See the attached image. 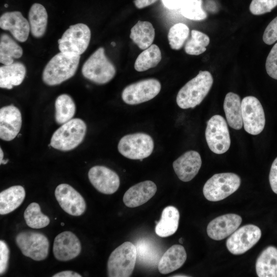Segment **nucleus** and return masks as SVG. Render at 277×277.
Wrapping results in <instances>:
<instances>
[{
    "mask_svg": "<svg viewBox=\"0 0 277 277\" xmlns=\"http://www.w3.org/2000/svg\"><path fill=\"white\" fill-rule=\"evenodd\" d=\"M24 217L26 224L33 229L43 228L50 223L49 218L41 212L39 204L35 202L31 203L27 207Z\"/></svg>",
    "mask_w": 277,
    "mask_h": 277,
    "instance_id": "obj_33",
    "label": "nucleus"
},
{
    "mask_svg": "<svg viewBox=\"0 0 277 277\" xmlns=\"http://www.w3.org/2000/svg\"><path fill=\"white\" fill-rule=\"evenodd\" d=\"M161 60L162 54L159 47L155 44H152L137 56L134 63V69L138 72L146 71L156 67Z\"/></svg>",
    "mask_w": 277,
    "mask_h": 277,
    "instance_id": "obj_32",
    "label": "nucleus"
},
{
    "mask_svg": "<svg viewBox=\"0 0 277 277\" xmlns=\"http://www.w3.org/2000/svg\"><path fill=\"white\" fill-rule=\"evenodd\" d=\"M81 55L60 52L47 64L42 74L44 83L55 86L72 77L77 69Z\"/></svg>",
    "mask_w": 277,
    "mask_h": 277,
    "instance_id": "obj_1",
    "label": "nucleus"
},
{
    "mask_svg": "<svg viewBox=\"0 0 277 277\" xmlns=\"http://www.w3.org/2000/svg\"><path fill=\"white\" fill-rule=\"evenodd\" d=\"M83 75L97 84H105L115 76L116 69L107 58L105 49L98 48L84 63L82 68Z\"/></svg>",
    "mask_w": 277,
    "mask_h": 277,
    "instance_id": "obj_4",
    "label": "nucleus"
},
{
    "mask_svg": "<svg viewBox=\"0 0 277 277\" xmlns=\"http://www.w3.org/2000/svg\"><path fill=\"white\" fill-rule=\"evenodd\" d=\"M205 137L209 149L214 153H224L230 146L227 124L223 117L214 115L207 122Z\"/></svg>",
    "mask_w": 277,
    "mask_h": 277,
    "instance_id": "obj_10",
    "label": "nucleus"
},
{
    "mask_svg": "<svg viewBox=\"0 0 277 277\" xmlns=\"http://www.w3.org/2000/svg\"><path fill=\"white\" fill-rule=\"evenodd\" d=\"M155 37V30L149 22L139 21L131 28L130 37L141 49L150 46Z\"/></svg>",
    "mask_w": 277,
    "mask_h": 277,
    "instance_id": "obj_29",
    "label": "nucleus"
},
{
    "mask_svg": "<svg viewBox=\"0 0 277 277\" xmlns=\"http://www.w3.org/2000/svg\"><path fill=\"white\" fill-rule=\"evenodd\" d=\"M242 119L244 129L251 135L260 134L265 125L263 107L257 98L247 96L241 102Z\"/></svg>",
    "mask_w": 277,
    "mask_h": 277,
    "instance_id": "obj_11",
    "label": "nucleus"
},
{
    "mask_svg": "<svg viewBox=\"0 0 277 277\" xmlns=\"http://www.w3.org/2000/svg\"><path fill=\"white\" fill-rule=\"evenodd\" d=\"M10 250L9 247L5 242L3 240L0 241V274L2 275L6 272L7 270Z\"/></svg>",
    "mask_w": 277,
    "mask_h": 277,
    "instance_id": "obj_41",
    "label": "nucleus"
},
{
    "mask_svg": "<svg viewBox=\"0 0 277 277\" xmlns=\"http://www.w3.org/2000/svg\"><path fill=\"white\" fill-rule=\"evenodd\" d=\"M157 190L155 184L151 181H145L129 188L123 196V202L130 208L140 206L154 196Z\"/></svg>",
    "mask_w": 277,
    "mask_h": 277,
    "instance_id": "obj_21",
    "label": "nucleus"
},
{
    "mask_svg": "<svg viewBox=\"0 0 277 277\" xmlns=\"http://www.w3.org/2000/svg\"><path fill=\"white\" fill-rule=\"evenodd\" d=\"M81 251V244L78 238L71 231H65L54 239L53 252L56 259L68 261L77 257Z\"/></svg>",
    "mask_w": 277,
    "mask_h": 277,
    "instance_id": "obj_16",
    "label": "nucleus"
},
{
    "mask_svg": "<svg viewBox=\"0 0 277 277\" xmlns=\"http://www.w3.org/2000/svg\"><path fill=\"white\" fill-rule=\"evenodd\" d=\"M213 80L208 71H200L178 92L176 101L182 109L192 108L199 105L210 91Z\"/></svg>",
    "mask_w": 277,
    "mask_h": 277,
    "instance_id": "obj_2",
    "label": "nucleus"
},
{
    "mask_svg": "<svg viewBox=\"0 0 277 277\" xmlns=\"http://www.w3.org/2000/svg\"><path fill=\"white\" fill-rule=\"evenodd\" d=\"M0 27L9 31L13 36L20 42L27 41L30 31L29 21L18 11L3 13L0 17Z\"/></svg>",
    "mask_w": 277,
    "mask_h": 277,
    "instance_id": "obj_19",
    "label": "nucleus"
},
{
    "mask_svg": "<svg viewBox=\"0 0 277 277\" xmlns=\"http://www.w3.org/2000/svg\"><path fill=\"white\" fill-rule=\"evenodd\" d=\"M172 276H179V277H180V276H183V277H184V276H188V275H183V274H180V275H173Z\"/></svg>",
    "mask_w": 277,
    "mask_h": 277,
    "instance_id": "obj_48",
    "label": "nucleus"
},
{
    "mask_svg": "<svg viewBox=\"0 0 277 277\" xmlns=\"http://www.w3.org/2000/svg\"><path fill=\"white\" fill-rule=\"evenodd\" d=\"M53 277H81L79 273L73 271L66 270L58 272L54 274Z\"/></svg>",
    "mask_w": 277,
    "mask_h": 277,
    "instance_id": "obj_45",
    "label": "nucleus"
},
{
    "mask_svg": "<svg viewBox=\"0 0 277 277\" xmlns=\"http://www.w3.org/2000/svg\"><path fill=\"white\" fill-rule=\"evenodd\" d=\"M269 183L272 191L277 194V157L273 162L269 173Z\"/></svg>",
    "mask_w": 277,
    "mask_h": 277,
    "instance_id": "obj_42",
    "label": "nucleus"
},
{
    "mask_svg": "<svg viewBox=\"0 0 277 277\" xmlns=\"http://www.w3.org/2000/svg\"><path fill=\"white\" fill-rule=\"evenodd\" d=\"M277 6V0H252L250 6V12L255 15L270 12Z\"/></svg>",
    "mask_w": 277,
    "mask_h": 277,
    "instance_id": "obj_38",
    "label": "nucleus"
},
{
    "mask_svg": "<svg viewBox=\"0 0 277 277\" xmlns=\"http://www.w3.org/2000/svg\"><path fill=\"white\" fill-rule=\"evenodd\" d=\"M179 242L181 243H183V239L182 238H180L179 239Z\"/></svg>",
    "mask_w": 277,
    "mask_h": 277,
    "instance_id": "obj_49",
    "label": "nucleus"
},
{
    "mask_svg": "<svg viewBox=\"0 0 277 277\" xmlns=\"http://www.w3.org/2000/svg\"><path fill=\"white\" fill-rule=\"evenodd\" d=\"M202 165L200 154L195 151L186 152L173 163V168L179 179L189 182L197 174Z\"/></svg>",
    "mask_w": 277,
    "mask_h": 277,
    "instance_id": "obj_20",
    "label": "nucleus"
},
{
    "mask_svg": "<svg viewBox=\"0 0 277 277\" xmlns=\"http://www.w3.org/2000/svg\"><path fill=\"white\" fill-rule=\"evenodd\" d=\"M111 45H113V46H115L116 44L114 42H112Z\"/></svg>",
    "mask_w": 277,
    "mask_h": 277,
    "instance_id": "obj_50",
    "label": "nucleus"
},
{
    "mask_svg": "<svg viewBox=\"0 0 277 277\" xmlns=\"http://www.w3.org/2000/svg\"><path fill=\"white\" fill-rule=\"evenodd\" d=\"M118 150L124 156L131 160H141L148 157L154 148L152 137L144 133L127 134L122 137Z\"/></svg>",
    "mask_w": 277,
    "mask_h": 277,
    "instance_id": "obj_8",
    "label": "nucleus"
},
{
    "mask_svg": "<svg viewBox=\"0 0 277 277\" xmlns=\"http://www.w3.org/2000/svg\"><path fill=\"white\" fill-rule=\"evenodd\" d=\"M187 259L184 247L174 245L163 254L158 263V270L162 274H168L183 266Z\"/></svg>",
    "mask_w": 277,
    "mask_h": 277,
    "instance_id": "obj_22",
    "label": "nucleus"
},
{
    "mask_svg": "<svg viewBox=\"0 0 277 277\" xmlns=\"http://www.w3.org/2000/svg\"><path fill=\"white\" fill-rule=\"evenodd\" d=\"M54 193L60 206L68 214L80 216L85 211L86 204L84 199L70 185H58Z\"/></svg>",
    "mask_w": 277,
    "mask_h": 277,
    "instance_id": "obj_14",
    "label": "nucleus"
},
{
    "mask_svg": "<svg viewBox=\"0 0 277 277\" xmlns=\"http://www.w3.org/2000/svg\"><path fill=\"white\" fill-rule=\"evenodd\" d=\"M136 261L135 246L125 242L110 254L107 263L108 276L129 277L131 276Z\"/></svg>",
    "mask_w": 277,
    "mask_h": 277,
    "instance_id": "obj_5",
    "label": "nucleus"
},
{
    "mask_svg": "<svg viewBox=\"0 0 277 277\" xmlns=\"http://www.w3.org/2000/svg\"><path fill=\"white\" fill-rule=\"evenodd\" d=\"M5 7H8V5H7V4H5Z\"/></svg>",
    "mask_w": 277,
    "mask_h": 277,
    "instance_id": "obj_52",
    "label": "nucleus"
},
{
    "mask_svg": "<svg viewBox=\"0 0 277 277\" xmlns=\"http://www.w3.org/2000/svg\"><path fill=\"white\" fill-rule=\"evenodd\" d=\"M187 0H162L164 5L167 8L175 9L181 8Z\"/></svg>",
    "mask_w": 277,
    "mask_h": 277,
    "instance_id": "obj_43",
    "label": "nucleus"
},
{
    "mask_svg": "<svg viewBox=\"0 0 277 277\" xmlns=\"http://www.w3.org/2000/svg\"><path fill=\"white\" fill-rule=\"evenodd\" d=\"M91 38L89 27L83 23L71 25L58 40L61 52L81 55L87 49Z\"/></svg>",
    "mask_w": 277,
    "mask_h": 277,
    "instance_id": "obj_7",
    "label": "nucleus"
},
{
    "mask_svg": "<svg viewBox=\"0 0 277 277\" xmlns=\"http://www.w3.org/2000/svg\"><path fill=\"white\" fill-rule=\"evenodd\" d=\"M263 40L267 45H271L277 41V16L266 27L263 35Z\"/></svg>",
    "mask_w": 277,
    "mask_h": 277,
    "instance_id": "obj_40",
    "label": "nucleus"
},
{
    "mask_svg": "<svg viewBox=\"0 0 277 277\" xmlns=\"http://www.w3.org/2000/svg\"><path fill=\"white\" fill-rule=\"evenodd\" d=\"M55 109V120L58 124H63L72 119L76 111L73 99L67 94H62L56 98Z\"/></svg>",
    "mask_w": 277,
    "mask_h": 277,
    "instance_id": "obj_31",
    "label": "nucleus"
},
{
    "mask_svg": "<svg viewBox=\"0 0 277 277\" xmlns=\"http://www.w3.org/2000/svg\"><path fill=\"white\" fill-rule=\"evenodd\" d=\"M209 42V37L206 34L192 30L191 37L185 44V51L188 54L199 55L206 50Z\"/></svg>",
    "mask_w": 277,
    "mask_h": 277,
    "instance_id": "obj_35",
    "label": "nucleus"
},
{
    "mask_svg": "<svg viewBox=\"0 0 277 277\" xmlns=\"http://www.w3.org/2000/svg\"><path fill=\"white\" fill-rule=\"evenodd\" d=\"M179 220L180 213L177 209L172 206L166 207L162 212L160 220L156 223V234L162 238L173 234L178 228Z\"/></svg>",
    "mask_w": 277,
    "mask_h": 277,
    "instance_id": "obj_26",
    "label": "nucleus"
},
{
    "mask_svg": "<svg viewBox=\"0 0 277 277\" xmlns=\"http://www.w3.org/2000/svg\"><path fill=\"white\" fill-rule=\"evenodd\" d=\"M136 259L141 262L154 264L160 261V254L156 247L150 241L142 239L135 245Z\"/></svg>",
    "mask_w": 277,
    "mask_h": 277,
    "instance_id": "obj_34",
    "label": "nucleus"
},
{
    "mask_svg": "<svg viewBox=\"0 0 277 277\" xmlns=\"http://www.w3.org/2000/svg\"><path fill=\"white\" fill-rule=\"evenodd\" d=\"M22 124L19 110L13 105L3 107L0 109V138L10 141L17 135Z\"/></svg>",
    "mask_w": 277,
    "mask_h": 277,
    "instance_id": "obj_17",
    "label": "nucleus"
},
{
    "mask_svg": "<svg viewBox=\"0 0 277 277\" xmlns=\"http://www.w3.org/2000/svg\"><path fill=\"white\" fill-rule=\"evenodd\" d=\"M157 1V0H134L133 3L137 8L142 9L154 4Z\"/></svg>",
    "mask_w": 277,
    "mask_h": 277,
    "instance_id": "obj_44",
    "label": "nucleus"
},
{
    "mask_svg": "<svg viewBox=\"0 0 277 277\" xmlns=\"http://www.w3.org/2000/svg\"><path fill=\"white\" fill-rule=\"evenodd\" d=\"M241 179L233 173H221L213 175L205 184L203 191L205 197L209 201L224 200L239 188Z\"/></svg>",
    "mask_w": 277,
    "mask_h": 277,
    "instance_id": "obj_6",
    "label": "nucleus"
},
{
    "mask_svg": "<svg viewBox=\"0 0 277 277\" xmlns=\"http://www.w3.org/2000/svg\"><path fill=\"white\" fill-rule=\"evenodd\" d=\"M28 21L32 35L36 38L42 37L48 22V14L44 6L39 3L33 4L29 11Z\"/></svg>",
    "mask_w": 277,
    "mask_h": 277,
    "instance_id": "obj_28",
    "label": "nucleus"
},
{
    "mask_svg": "<svg viewBox=\"0 0 277 277\" xmlns=\"http://www.w3.org/2000/svg\"><path fill=\"white\" fill-rule=\"evenodd\" d=\"M8 161V160H3L2 161V163H0V164H6L7 163Z\"/></svg>",
    "mask_w": 277,
    "mask_h": 277,
    "instance_id": "obj_47",
    "label": "nucleus"
},
{
    "mask_svg": "<svg viewBox=\"0 0 277 277\" xmlns=\"http://www.w3.org/2000/svg\"><path fill=\"white\" fill-rule=\"evenodd\" d=\"M261 235V230L257 226L244 225L232 233L226 241V247L233 254H243L257 243Z\"/></svg>",
    "mask_w": 277,
    "mask_h": 277,
    "instance_id": "obj_13",
    "label": "nucleus"
},
{
    "mask_svg": "<svg viewBox=\"0 0 277 277\" xmlns=\"http://www.w3.org/2000/svg\"><path fill=\"white\" fill-rule=\"evenodd\" d=\"M241 216L229 213L218 216L212 220L207 227L208 235L212 239L220 241L233 233L241 225Z\"/></svg>",
    "mask_w": 277,
    "mask_h": 277,
    "instance_id": "obj_18",
    "label": "nucleus"
},
{
    "mask_svg": "<svg viewBox=\"0 0 277 277\" xmlns=\"http://www.w3.org/2000/svg\"><path fill=\"white\" fill-rule=\"evenodd\" d=\"M23 53L22 47L8 34L3 33L0 37V62L4 65L13 63L14 58H20Z\"/></svg>",
    "mask_w": 277,
    "mask_h": 277,
    "instance_id": "obj_30",
    "label": "nucleus"
},
{
    "mask_svg": "<svg viewBox=\"0 0 277 277\" xmlns=\"http://www.w3.org/2000/svg\"><path fill=\"white\" fill-rule=\"evenodd\" d=\"M88 175L91 184L101 193L113 194L119 188L120 180L118 175L105 166H93L89 170Z\"/></svg>",
    "mask_w": 277,
    "mask_h": 277,
    "instance_id": "obj_15",
    "label": "nucleus"
},
{
    "mask_svg": "<svg viewBox=\"0 0 277 277\" xmlns=\"http://www.w3.org/2000/svg\"><path fill=\"white\" fill-rule=\"evenodd\" d=\"M202 0H187L181 6V12L187 18L201 21L207 17V13L203 9Z\"/></svg>",
    "mask_w": 277,
    "mask_h": 277,
    "instance_id": "obj_37",
    "label": "nucleus"
},
{
    "mask_svg": "<svg viewBox=\"0 0 277 277\" xmlns=\"http://www.w3.org/2000/svg\"><path fill=\"white\" fill-rule=\"evenodd\" d=\"M61 226H64L65 225V224L64 223H61Z\"/></svg>",
    "mask_w": 277,
    "mask_h": 277,
    "instance_id": "obj_51",
    "label": "nucleus"
},
{
    "mask_svg": "<svg viewBox=\"0 0 277 277\" xmlns=\"http://www.w3.org/2000/svg\"><path fill=\"white\" fill-rule=\"evenodd\" d=\"M161 89L160 82L154 78H148L126 87L122 98L127 104L137 105L150 101L155 97Z\"/></svg>",
    "mask_w": 277,
    "mask_h": 277,
    "instance_id": "obj_12",
    "label": "nucleus"
},
{
    "mask_svg": "<svg viewBox=\"0 0 277 277\" xmlns=\"http://www.w3.org/2000/svg\"><path fill=\"white\" fill-rule=\"evenodd\" d=\"M26 73L25 65L21 62H13L0 67V87L11 89L19 85L24 81Z\"/></svg>",
    "mask_w": 277,
    "mask_h": 277,
    "instance_id": "obj_23",
    "label": "nucleus"
},
{
    "mask_svg": "<svg viewBox=\"0 0 277 277\" xmlns=\"http://www.w3.org/2000/svg\"><path fill=\"white\" fill-rule=\"evenodd\" d=\"M15 240L24 255L37 261L47 257L49 242L44 234L32 231H22L17 234Z\"/></svg>",
    "mask_w": 277,
    "mask_h": 277,
    "instance_id": "obj_9",
    "label": "nucleus"
},
{
    "mask_svg": "<svg viewBox=\"0 0 277 277\" xmlns=\"http://www.w3.org/2000/svg\"><path fill=\"white\" fill-rule=\"evenodd\" d=\"M267 74L272 78L277 80V43L268 54L265 64Z\"/></svg>",
    "mask_w": 277,
    "mask_h": 277,
    "instance_id": "obj_39",
    "label": "nucleus"
},
{
    "mask_svg": "<svg viewBox=\"0 0 277 277\" xmlns=\"http://www.w3.org/2000/svg\"><path fill=\"white\" fill-rule=\"evenodd\" d=\"M3 157L4 153L2 148H0V163H1L2 161L3 160Z\"/></svg>",
    "mask_w": 277,
    "mask_h": 277,
    "instance_id": "obj_46",
    "label": "nucleus"
},
{
    "mask_svg": "<svg viewBox=\"0 0 277 277\" xmlns=\"http://www.w3.org/2000/svg\"><path fill=\"white\" fill-rule=\"evenodd\" d=\"M26 192L20 185L11 186L0 193V214H8L17 208L23 203Z\"/></svg>",
    "mask_w": 277,
    "mask_h": 277,
    "instance_id": "obj_27",
    "label": "nucleus"
},
{
    "mask_svg": "<svg viewBox=\"0 0 277 277\" xmlns=\"http://www.w3.org/2000/svg\"><path fill=\"white\" fill-rule=\"evenodd\" d=\"M223 107L229 125L234 129H241L243 123L240 96L231 92H228L225 97Z\"/></svg>",
    "mask_w": 277,
    "mask_h": 277,
    "instance_id": "obj_24",
    "label": "nucleus"
},
{
    "mask_svg": "<svg viewBox=\"0 0 277 277\" xmlns=\"http://www.w3.org/2000/svg\"><path fill=\"white\" fill-rule=\"evenodd\" d=\"M86 130L84 121L78 118H72L55 131L51 138L50 145L61 151L71 150L82 142Z\"/></svg>",
    "mask_w": 277,
    "mask_h": 277,
    "instance_id": "obj_3",
    "label": "nucleus"
},
{
    "mask_svg": "<svg viewBox=\"0 0 277 277\" xmlns=\"http://www.w3.org/2000/svg\"><path fill=\"white\" fill-rule=\"evenodd\" d=\"M256 274L259 277H277V248L269 246L257 259Z\"/></svg>",
    "mask_w": 277,
    "mask_h": 277,
    "instance_id": "obj_25",
    "label": "nucleus"
},
{
    "mask_svg": "<svg viewBox=\"0 0 277 277\" xmlns=\"http://www.w3.org/2000/svg\"><path fill=\"white\" fill-rule=\"evenodd\" d=\"M189 33L188 27L181 23L172 26L168 33V39L170 47L174 50L180 49L187 39Z\"/></svg>",
    "mask_w": 277,
    "mask_h": 277,
    "instance_id": "obj_36",
    "label": "nucleus"
}]
</instances>
